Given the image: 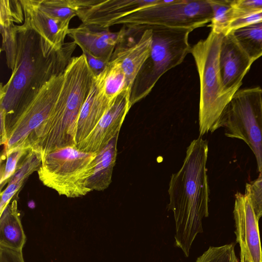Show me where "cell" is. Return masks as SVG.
<instances>
[{
	"instance_id": "4dcf8cb0",
	"label": "cell",
	"mask_w": 262,
	"mask_h": 262,
	"mask_svg": "<svg viewBox=\"0 0 262 262\" xmlns=\"http://www.w3.org/2000/svg\"><path fill=\"white\" fill-rule=\"evenodd\" d=\"M260 22H262V10L233 21L230 26L229 32L243 26Z\"/></svg>"
},
{
	"instance_id": "44dd1931",
	"label": "cell",
	"mask_w": 262,
	"mask_h": 262,
	"mask_svg": "<svg viewBox=\"0 0 262 262\" xmlns=\"http://www.w3.org/2000/svg\"><path fill=\"white\" fill-rule=\"evenodd\" d=\"M229 32L253 62L262 56V22L243 26Z\"/></svg>"
},
{
	"instance_id": "8992f818",
	"label": "cell",
	"mask_w": 262,
	"mask_h": 262,
	"mask_svg": "<svg viewBox=\"0 0 262 262\" xmlns=\"http://www.w3.org/2000/svg\"><path fill=\"white\" fill-rule=\"evenodd\" d=\"M96 155L80 151L75 146L55 150L41 157L39 179L59 195L70 198L84 196L91 191L87 184L94 171Z\"/></svg>"
},
{
	"instance_id": "2e32d148",
	"label": "cell",
	"mask_w": 262,
	"mask_h": 262,
	"mask_svg": "<svg viewBox=\"0 0 262 262\" xmlns=\"http://www.w3.org/2000/svg\"><path fill=\"white\" fill-rule=\"evenodd\" d=\"M115 100H111L105 95L102 87L101 74L94 76L89 95L79 116L75 137L76 147L93 131Z\"/></svg>"
},
{
	"instance_id": "e0dca14e",
	"label": "cell",
	"mask_w": 262,
	"mask_h": 262,
	"mask_svg": "<svg viewBox=\"0 0 262 262\" xmlns=\"http://www.w3.org/2000/svg\"><path fill=\"white\" fill-rule=\"evenodd\" d=\"M24 14V23L33 29L56 50L64 44L69 27L55 19L38 7L36 0H20Z\"/></svg>"
},
{
	"instance_id": "5b68a950",
	"label": "cell",
	"mask_w": 262,
	"mask_h": 262,
	"mask_svg": "<svg viewBox=\"0 0 262 262\" xmlns=\"http://www.w3.org/2000/svg\"><path fill=\"white\" fill-rule=\"evenodd\" d=\"M144 28L152 30V45L149 55L132 85L131 106L146 97L164 73L180 64L191 48L189 42L191 29L160 26Z\"/></svg>"
},
{
	"instance_id": "484cf974",
	"label": "cell",
	"mask_w": 262,
	"mask_h": 262,
	"mask_svg": "<svg viewBox=\"0 0 262 262\" xmlns=\"http://www.w3.org/2000/svg\"><path fill=\"white\" fill-rule=\"evenodd\" d=\"M31 149L20 146L14 148L7 152H4L2 159L5 162L1 166V188L9 181L15 172L19 160L23 158Z\"/></svg>"
},
{
	"instance_id": "f1b7e54d",
	"label": "cell",
	"mask_w": 262,
	"mask_h": 262,
	"mask_svg": "<svg viewBox=\"0 0 262 262\" xmlns=\"http://www.w3.org/2000/svg\"><path fill=\"white\" fill-rule=\"evenodd\" d=\"M233 21L262 10V0H232Z\"/></svg>"
},
{
	"instance_id": "4316f807",
	"label": "cell",
	"mask_w": 262,
	"mask_h": 262,
	"mask_svg": "<svg viewBox=\"0 0 262 262\" xmlns=\"http://www.w3.org/2000/svg\"><path fill=\"white\" fill-rule=\"evenodd\" d=\"M195 262H239L237 258L233 244L221 246H210Z\"/></svg>"
},
{
	"instance_id": "3957f363",
	"label": "cell",
	"mask_w": 262,
	"mask_h": 262,
	"mask_svg": "<svg viewBox=\"0 0 262 262\" xmlns=\"http://www.w3.org/2000/svg\"><path fill=\"white\" fill-rule=\"evenodd\" d=\"M94 77L84 54L72 57L64 72L63 83L51 114L24 145L40 153L41 157L56 149L76 146L79 116Z\"/></svg>"
},
{
	"instance_id": "83f0119b",
	"label": "cell",
	"mask_w": 262,
	"mask_h": 262,
	"mask_svg": "<svg viewBox=\"0 0 262 262\" xmlns=\"http://www.w3.org/2000/svg\"><path fill=\"white\" fill-rule=\"evenodd\" d=\"M245 193L248 195L255 214L259 220L262 216V174L246 185Z\"/></svg>"
},
{
	"instance_id": "6da1fadb",
	"label": "cell",
	"mask_w": 262,
	"mask_h": 262,
	"mask_svg": "<svg viewBox=\"0 0 262 262\" xmlns=\"http://www.w3.org/2000/svg\"><path fill=\"white\" fill-rule=\"evenodd\" d=\"M15 63L7 82L1 85L0 108L10 116L26 105L52 77L64 73L77 45L56 50L25 23L16 25Z\"/></svg>"
},
{
	"instance_id": "f546056e",
	"label": "cell",
	"mask_w": 262,
	"mask_h": 262,
	"mask_svg": "<svg viewBox=\"0 0 262 262\" xmlns=\"http://www.w3.org/2000/svg\"><path fill=\"white\" fill-rule=\"evenodd\" d=\"M88 64L94 76H98L106 68L109 62L100 58L96 57L86 51H82Z\"/></svg>"
},
{
	"instance_id": "ba28073f",
	"label": "cell",
	"mask_w": 262,
	"mask_h": 262,
	"mask_svg": "<svg viewBox=\"0 0 262 262\" xmlns=\"http://www.w3.org/2000/svg\"><path fill=\"white\" fill-rule=\"evenodd\" d=\"M212 11L208 0H159L119 19L127 27L160 26L191 29L210 23Z\"/></svg>"
},
{
	"instance_id": "5bb4252c",
	"label": "cell",
	"mask_w": 262,
	"mask_h": 262,
	"mask_svg": "<svg viewBox=\"0 0 262 262\" xmlns=\"http://www.w3.org/2000/svg\"><path fill=\"white\" fill-rule=\"evenodd\" d=\"M130 92L119 95L99 121L97 126L77 148L80 151L97 154L119 135L125 116L130 107Z\"/></svg>"
},
{
	"instance_id": "cb8c5ba5",
	"label": "cell",
	"mask_w": 262,
	"mask_h": 262,
	"mask_svg": "<svg viewBox=\"0 0 262 262\" xmlns=\"http://www.w3.org/2000/svg\"><path fill=\"white\" fill-rule=\"evenodd\" d=\"M40 9L66 25L77 16L75 0H36Z\"/></svg>"
},
{
	"instance_id": "8fae6325",
	"label": "cell",
	"mask_w": 262,
	"mask_h": 262,
	"mask_svg": "<svg viewBox=\"0 0 262 262\" xmlns=\"http://www.w3.org/2000/svg\"><path fill=\"white\" fill-rule=\"evenodd\" d=\"M159 0H75L82 24L109 28L123 17Z\"/></svg>"
},
{
	"instance_id": "7a4b0ae2",
	"label": "cell",
	"mask_w": 262,
	"mask_h": 262,
	"mask_svg": "<svg viewBox=\"0 0 262 262\" xmlns=\"http://www.w3.org/2000/svg\"><path fill=\"white\" fill-rule=\"evenodd\" d=\"M208 152L207 141L202 136L193 140L181 168L171 175L169 184L168 209L174 215L175 243L186 257L196 235L203 232V219L209 215Z\"/></svg>"
},
{
	"instance_id": "9a60e30c",
	"label": "cell",
	"mask_w": 262,
	"mask_h": 262,
	"mask_svg": "<svg viewBox=\"0 0 262 262\" xmlns=\"http://www.w3.org/2000/svg\"><path fill=\"white\" fill-rule=\"evenodd\" d=\"M124 33L123 26L117 32H112L109 28L81 24L77 27L69 29L68 35L82 51L110 62L117 45Z\"/></svg>"
},
{
	"instance_id": "7402d4cb",
	"label": "cell",
	"mask_w": 262,
	"mask_h": 262,
	"mask_svg": "<svg viewBox=\"0 0 262 262\" xmlns=\"http://www.w3.org/2000/svg\"><path fill=\"white\" fill-rule=\"evenodd\" d=\"M101 78L103 91L111 100H114L125 91L131 92L125 74L120 64L116 61H110L101 74Z\"/></svg>"
},
{
	"instance_id": "d6986e66",
	"label": "cell",
	"mask_w": 262,
	"mask_h": 262,
	"mask_svg": "<svg viewBox=\"0 0 262 262\" xmlns=\"http://www.w3.org/2000/svg\"><path fill=\"white\" fill-rule=\"evenodd\" d=\"M118 135L97 154L94 171L87 184L88 187L91 191H103L112 182L113 168L117 155Z\"/></svg>"
},
{
	"instance_id": "ffe728a7",
	"label": "cell",
	"mask_w": 262,
	"mask_h": 262,
	"mask_svg": "<svg viewBox=\"0 0 262 262\" xmlns=\"http://www.w3.org/2000/svg\"><path fill=\"white\" fill-rule=\"evenodd\" d=\"M41 159L40 153L31 149L23 157L8 181L7 186L1 193L0 214L29 177L34 171H38L41 164Z\"/></svg>"
},
{
	"instance_id": "d6a6232c",
	"label": "cell",
	"mask_w": 262,
	"mask_h": 262,
	"mask_svg": "<svg viewBox=\"0 0 262 262\" xmlns=\"http://www.w3.org/2000/svg\"><path fill=\"white\" fill-rule=\"evenodd\" d=\"M6 112L2 108H0V117H1V144L4 145V146L7 143L8 136L6 127Z\"/></svg>"
},
{
	"instance_id": "7c38bea8",
	"label": "cell",
	"mask_w": 262,
	"mask_h": 262,
	"mask_svg": "<svg viewBox=\"0 0 262 262\" xmlns=\"http://www.w3.org/2000/svg\"><path fill=\"white\" fill-rule=\"evenodd\" d=\"M233 210L236 242L240 247V262H262L258 220L251 201L245 193L235 195Z\"/></svg>"
},
{
	"instance_id": "30bf717a",
	"label": "cell",
	"mask_w": 262,
	"mask_h": 262,
	"mask_svg": "<svg viewBox=\"0 0 262 262\" xmlns=\"http://www.w3.org/2000/svg\"><path fill=\"white\" fill-rule=\"evenodd\" d=\"M123 27L124 34L117 45L110 60L120 64L131 90L136 76L149 55L152 32L148 28Z\"/></svg>"
},
{
	"instance_id": "603a6c76",
	"label": "cell",
	"mask_w": 262,
	"mask_h": 262,
	"mask_svg": "<svg viewBox=\"0 0 262 262\" xmlns=\"http://www.w3.org/2000/svg\"><path fill=\"white\" fill-rule=\"evenodd\" d=\"M208 1L212 9V17L208 26L215 33L227 34L234 19L232 1Z\"/></svg>"
},
{
	"instance_id": "277c9868",
	"label": "cell",
	"mask_w": 262,
	"mask_h": 262,
	"mask_svg": "<svg viewBox=\"0 0 262 262\" xmlns=\"http://www.w3.org/2000/svg\"><path fill=\"white\" fill-rule=\"evenodd\" d=\"M224 35L210 31L207 37L191 46L200 79V136L212 133L225 107L233 96L225 95L219 68V55Z\"/></svg>"
},
{
	"instance_id": "4fadbf2b",
	"label": "cell",
	"mask_w": 262,
	"mask_h": 262,
	"mask_svg": "<svg viewBox=\"0 0 262 262\" xmlns=\"http://www.w3.org/2000/svg\"><path fill=\"white\" fill-rule=\"evenodd\" d=\"M253 62L230 32L223 36L219 55V68L225 95L233 96L239 90L242 80Z\"/></svg>"
},
{
	"instance_id": "d4e9b609",
	"label": "cell",
	"mask_w": 262,
	"mask_h": 262,
	"mask_svg": "<svg viewBox=\"0 0 262 262\" xmlns=\"http://www.w3.org/2000/svg\"><path fill=\"white\" fill-rule=\"evenodd\" d=\"M12 20L0 18V30L2 36L1 50L5 51L7 64L13 70L16 59L17 50V28Z\"/></svg>"
},
{
	"instance_id": "ac0fdd59",
	"label": "cell",
	"mask_w": 262,
	"mask_h": 262,
	"mask_svg": "<svg viewBox=\"0 0 262 262\" xmlns=\"http://www.w3.org/2000/svg\"><path fill=\"white\" fill-rule=\"evenodd\" d=\"M0 215V246L22 250L26 236L20 221L17 200L14 199Z\"/></svg>"
},
{
	"instance_id": "1f68e13d",
	"label": "cell",
	"mask_w": 262,
	"mask_h": 262,
	"mask_svg": "<svg viewBox=\"0 0 262 262\" xmlns=\"http://www.w3.org/2000/svg\"><path fill=\"white\" fill-rule=\"evenodd\" d=\"M0 262H25L22 250L0 246Z\"/></svg>"
},
{
	"instance_id": "52a82bcc",
	"label": "cell",
	"mask_w": 262,
	"mask_h": 262,
	"mask_svg": "<svg viewBox=\"0 0 262 262\" xmlns=\"http://www.w3.org/2000/svg\"><path fill=\"white\" fill-rule=\"evenodd\" d=\"M225 128V135L244 141L256 158L262 174V89L237 91L225 107L214 130Z\"/></svg>"
},
{
	"instance_id": "9c48e42d",
	"label": "cell",
	"mask_w": 262,
	"mask_h": 262,
	"mask_svg": "<svg viewBox=\"0 0 262 262\" xmlns=\"http://www.w3.org/2000/svg\"><path fill=\"white\" fill-rule=\"evenodd\" d=\"M63 74L64 73L52 77L26 105L13 115L6 117L8 141L4 152L24 146L31 134L47 119L58 97Z\"/></svg>"
}]
</instances>
